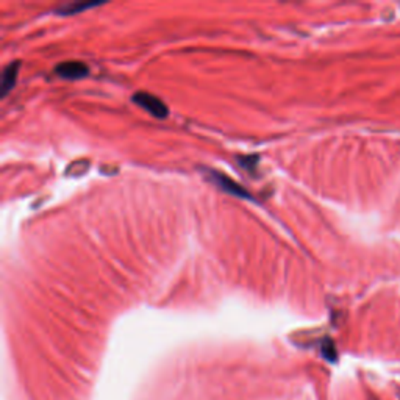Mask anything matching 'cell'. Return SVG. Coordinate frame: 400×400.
<instances>
[{
    "instance_id": "cell-2",
    "label": "cell",
    "mask_w": 400,
    "mask_h": 400,
    "mask_svg": "<svg viewBox=\"0 0 400 400\" xmlns=\"http://www.w3.org/2000/svg\"><path fill=\"white\" fill-rule=\"evenodd\" d=\"M208 180L211 183L216 184L218 188H220L225 193H229L235 197H244V199H249L250 194L247 193L246 189H244L241 184H238L235 180H231L230 177H227L224 174H220V172L216 171H207V175H205Z\"/></svg>"
},
{
    "instance_id": "cell-1",
    "label": "cell",
    "mask_w": 400,
    "mask_h": 400,
    "mask_svg": "<svg viewBox=\"0 0 400 400\" xmlns=\"http://www.w3.org/2000/svg\"><path fill=\"white\" fill-rule=\"evenodd\" d=\"M133 102L136 105H140L142 110H146L149 115H152L153 117L163 119L168 116V105H166L163 100L158 99L157 95L149 94V93H136L133 95Z\"/></svg>"
},
{
    "instance_id": "cell-3",
    "label": "cell",
    "mask_w": 400,
    "mask_h": 400,
    "mask_svg": "<svg viewBox=\"0 0 400 400\" xmlns=\"http://www.w3.org/2000/svg\"><path fill=\"white\" fill-rule=\"evenodd\" d=\"M55 73L64 80H80L88 77L89 68L82 61H64L57 66Z\"/></svg>"
},
{
    "instance_id": "cell-4",
    "label": "cell",
    "mask_w": 400,
    "mask_h": 400,
    "mask_svg": "<svg viewBox=\"0 0 400 400\" xmlns=\"http://www.w3.org/2000/svg\"><path fill=\"white\" fill-rule=\"evenodd\" d=\"M19 61L10 63L7 68L3 69L2 73V83H0V95L5 97L11 89L15 88L16 80H17V74H19Z\"/></svg>"
},
{
    "instance_id": "cell-5",
    "label": "cell",
    "mask_w": 400,
    "mask_h": 400,
    "mask_svg": "<svg viewBox=\"0 0 400 400\" xmlns=\"http://www.w3.org/2000/svg\"><path fill=\"white\" fill-rule=\"evenodd\" d=\"M99 2L95 3H88V2H77V3H68L64 5V7H59L55 10V13L59 16H69V15H79L82 11L89 10V8H94V7H99Z\"/></svg>"
}]
</instances>
